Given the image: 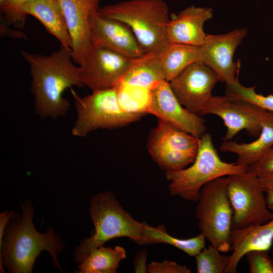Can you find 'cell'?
<instances>
[{"mask_svg":"<svg viewBox=\"0 0 273 273\" xmlns=\"http://www.w3.org/2000/svg\"><path fill=\"white\" fill-rule=\"evenodd\" d=\"M21 54L30 67V92L35 113L41 119L65 116L70 105L63 93L73 86H84L79 68L74 65L71 53L61 46L48 56L23 51Z\"/></svg>","mask_w":273,"mask_h":273,"instance_id":"cell-1","label":"cell"},{"mask_svg":"<svg viewBox=\"0 0 273 273\" xmlns=\"http://www.w3.org/2000/svg\"><path fill=\"white\" fill-rule=\"evenodd\" d=\"M22 218L13 222L4 233L0 245V271L5 272L3 263L12 273H30L36 258L43 251L51 255L55 266L61 270L59 254L65 245L52 226L44 233L38 232L33 225V207L29 200L22 203Z\"/></svg>","mask_w":273,"mask_h":273,"instance_id":"cell-2","label":"cell"},{"mask_svg":"<svg viewBox=\"0 0 273 273\" xmlns=\"http://www.w3.org/2000/svg\"><path fill=\"white\" fill-rule=\"evenodd\" d=\"M98 13L126 24L146 53L158 54L169 42V8L164 0H127L100 7Z\"/></svg>","mask_w":273,"mask_h":273,"instance_id":"cell-3","label":"cell"},{"mask_svg":"<svg viewBox=\"0 0 273 273\" xmlns=\"http://www.w3.org/2000/svg\"><path fill=\"white\" fill-rule=\"evenodd\" d=\"M89 215L95 233L83 239L74 251V259L81 263L94 249L103 246L109 240L127 237L141 245L144 222H140L121 206L110 192L95 194L92 198Z\"/></svg>","mask_w":273,"mask_h":273,"instance_id":"cell-4","label":"cell"},{"mask_svg":"<svg viewBox=\"0 0 273 273\" xmlns=\"http://www.w3.org/2000/svg\"><path fill=\"white\" fill-rule=\"evenodd\" d=\"M193 164L187 168L165 171L169 182L170 194L185 200L197 202L202 187L221 176L241 173L248 167L222 161L213 145L212 136L205 132L199 140V146Z\"/></svg>","mask_w":273,"mask_h":273,"instance_id":"cell-5","label":"cell"},{"mask_svg":"<svg viewBox=\"0 0 273 273\" xmlns=\"http://www.w3.org/2000/svg\"><path fill=\"white\" fill-rule=\"evenodd\" d=\"M76 118L71 130L76 137H85L99 129H115L139 120L145 114L132 113L120 104L117 86L92 92L83 97L72 88Z\"/></svg>","mask_w":273,"mask_h":273,"instance_id":"cell-6","label":"cell"},{"mask_svg":"<svg viewBox=\"0 0 273 273\" xmlns=\"http://www.w3.org/2000/svg\"><path fill=\"white\" fill-rule=\"evenodd\" d=\"M227 177L221 176L201 189L196 216L199 229L221 252L230 251L233 210L226 190Z\"/></svg>","mask_w":273,"mask_h":273,"instance_id":"cell-7","label":"cell"},{"mask_svg":"<svg viewBox=\"0 0 273 273\" xmlns=\"http://www.w3.org/2000/svg\"><path fill=\"white\" fill-rule=\"evenodd\" d=\"M226 190L233 210V229L262 224L273 218L257 175L246 171L227 176Z\"/></svg>","mask_w":273,"mask_h":273,"instance_id":"cell-8","label":"cell"},{"mask_svg":"<svg viewBox=\"0 0 273 273\" xmlns=\"http://www.w3.org/2000/svg\"><path fill=\"white\" fill-rule=\"evenodd\" d=\"M266 110L247 101L225 95L212 96L201 116L213 114L220 117L226 128L224 141L231 140L242 130L258 137Z\"/></svg>","mask_w":273,"mask_h":273,"instance_id":"cell-9","label":"cell"},{"mask_svg":"<svg viewBox=\"0 0 273 273\" xmlns=\"http://www.w3.org/2000/svg\"><path fill=\"white\" fill-rule=\"evenodd\" d=\"M132 60L106 48L92 44L84 62L79 66L84 86L92 92L118 86Z\"/></svg>","mask_w":273,"mask_h":273,"instance_id":"cell-10","label":"cell"},{"mask_svg":"<svg viewBox=\"0 0 273 273\" xmlns=\"http://www.w3.org/2000/svg\"><path fill=\"white\" fill-rule=\"evenodd\" d=\"M146 113L166 121L179 129L200 138L205 133V120L183 107L173 92L169 82L155 83L148 91Z\"/></svg>","mask_w":273,"mask_h":273,"instance_id":"cell-11","label":"cell"},{"mask_svg":"<svg viewBox=\"0 0 273 273\" xmlns=\"http://www.w3.org/2000/svg\"><path fill=\"white\" fill-rule=\"evenodd\" d=\"M218 81V76L211 69L198 61L189 65L169 83L180 104L201 116Z\"/></svg>","mask_w":273,"mask_h":273,"instance_id":"cell-12","label":"cell"},{"mask_svg":"<svg viewBox=\"0 0 273 273\" xmlns=\"http://www.w3.org/2000/svg\"><path fill=\"white\" fill-rule=\"evenodd\" d=\"M247 33V29L241 28L222 34H206L200 46L201 61L226 84H232L237 79V66L234 62L233 57Z\"/></svg>","mask_w":273,"mask_h":273,"instance_id":"cell-13","label":"cell"},{"mask_svg":"<svg viewBox=\"0 0 273 273\" xmlns=\"http://www.w3.org/2000/svg\"><path fill=\"white\" fill-rule=\"evenodd\" d=\"M58 1L71 38L72 58L80 66L92 46L91 20L100 8V0Z\"/></svg>","mask_w":273,"mask_h":273,"instance_id":"cell-14","label":"cell"},{"mask_svg":"<svg viewBox=\"0 0 273 273\" xmlns=\"http://www.w3.org/2000/svg\"><path fill=\"white\" fill-rule=\"evenodd\" d=\"M91 38L92 44L106 48L131 59L146 53L126 24L103 16L98 11L92 18Z\"/></svg>","mask_w":273,"mask_h":273,"instance_id":"cell-15","label":"cell"},{"mask_svg":"<svg viewBox=\"0 0 273 273\" xmlns=\"http://www.w3.org/2000/svg\"><path fill=\"white\" fill-rule=\"evenodd\" d=\"M28 15L38 20L71 54V38L58 0H35L25 4L18 10L13 24L22 27Z\"/></svg>","mask_w":273,"mask_h":273,"instance_id":"cell-16","label":"cell"},{"mask_svg":"<svg viewBox=\"0 0 273 273\" xmlns=\"http://www.w3.org/2000/svg\"><path fill=\"white\" fill-rule=\"evenodd\" d=\"M212 16L211 8L194 6L187 7L170 19L166 28L168 41L200 46L206 35L204 24Z\"/></svg>","mask_w":273,"mask_h":273,"instance_id":"cell-17","label":"cell"},{"mask_svg":"<svg viewBox=\"0 0 273 273\" xmlns=\"http://www.w3.org/2000/svg\"><path fill=\"white\" fill-rule=\"evenodd\" d=\"M230 242L232 252L224 273H236L240 261L248 252L270 250L273 242V218L262 224L232 230Z\"/></svg>","mask_w":273,"mask_h":273,"instance_id":"cell-18","label":"cell"},{"mask_svg":"<svg viewBox=\"0 0 273 273\" xmlns=\"http://www.w3.org/2000/svg\"><path fill=\"white\" fill-rule=\"evenodd\" d=\"M273 147V112L266 111L261 123L258 138L249 143L223 141L220 150L237 155L236 163L249 167L256 163Z\"/></svg>","mask_w":273,"mask_h":273,"instance_id":"cell-19","label":"cell"},{"mask_svg":"<svg viewBox=\"0 0 273 273\" xmlns=\"http://www.w3.org/2000/svg\"><path fill=\"white\" fill-rule=\"evenodd\" d=\"M165 80L158 54L145 53L132 60L131 64L118 86L149 91L156 82Z\"/></svg>","mask_w":273,"mask_h":273,"instance_id":"cell-20","label":"cell"},{"mask_svg":"<svg viewBox=\"0 0 273 273\" xmlns=\"http://www.w3.org/2000/svg\"><path fill=\"white\" fill-rule=\"evenodd\" d=\"M158 54L165 79L168 82L189 65L201 61L200 46L168 42Z\"/></svg>","mask_w":273,"mask_h":273,"instance_id":"cell-21","label":"cell"},{"mask_svg":"<svg viewBox=\"0 0 273 273\" xmlns=\"http://www.w3.org/2000/svg\"><path fill=\"white\" fill-rule=\"evenodd\" d=\"M206 239L202 233L191 238H177L168 234L164 224L154 227L144 222L141 245L165 243L183 251L189 256L195 257L205 247Z\"/></svg>","mask_w":273,"mask_h":273,"instance_id":"cell-22","label":"cell"},{"mask_svg":"<svg viewBox=\"0 0 273 273\" xmlns=\"http://www.w3.org/2000/svg\"><path fill=\"white\" fill-rule=\"evenodd\" d=\"M151 131L148 142L160 144L171 149L197 153V138L162 119Z\"/></svg>","mask_w":273,"mask_h":273,"instance_id":"cell-23","label":"cell"},{"mask_svg":"<svg viewBox=\"0 0 273 273\" xmlns=\"http://www.w3.org/2000/svg\"><path fill=\"white\" fill-rule=\"evenodd\" d=\"M126 257L125 249L103 246L93 249L78 266L80 273H115L121 260Z\"/></svg>","mask_w":273,"mask_h":273,"instance_id":"cell-24","label":"cell"},{"mask_svg":"<svg viewBox=\"0 0 273 273\" xmlns=\"http://www.w3.org/2000/svg\"><path fill=\"white\" fill-rule=\"evenodd\" d=\"M148 150L153 160L163 170L183 169L194 162L197 153L185 152L148 142Z\"/></svg>","mask_w":273,"mask_h":273,"instance_id":"cell-25","label":"cell"},{"mask_svg":"<svg viewBox=\"0 0 273 273\" xmlns=\"http://www.w3.org/2000/svg\"><path fill=\"white\" fill-rule=\"evenodd\" d=\"M218 248L210 244L195 256L198 273H223L228 265L229 255H222Z\"/></svg>","mask_w":273,"mask_h":273,"instance_id":"cell-26","label":"cell"},{"mask_svg":"<svg viewBox=\"0 0 273 273\" xmlns=\"http://www.w3.org/2000/svg\"><path fill=\"white\" fill-rule=\"evenodd\" d=\"M226 95L251 103L266 111L273 112V95L258 94L255 87H247L238 79L232 84H226Z\"/></svg>","mask_w":273,"mask_h":273,"instance_id":"cell-27","label":"cell"},{"mask_svg":"<svg viewBox=\"0 0 273 273\" xmlns=\"http://www.w3.org/2000/svg\"><path fill=\"white\" fill-rule=\"evenodd\" d=\"M249 265L250 273H273V260L269 250H253L245 255Z\"/></svg>","mask_w":273,"mask_h":273,"instance_id":"cell-28","label":"cell"},{"mask_svg":"<svg viewBox=\"0 0 273 273\" xmlns=\"http://www.w3.org/2000/svg\"><path fill=\"white\" fill-rule=\"evenodd\" d=\"M149 273H191L192 270L186 266L175 262L164 260L161 262L152 261L148 264Z\"/></svg>","mask_w":273,"mask_h":273,"instance_id":"cell-29","label":"cell"},{"mask_svg":"<svg viewBox=\"0 0 273 273\" xmlns=\"http://www.w3.org/2000/svg\"><path fill=\"white\" fill-rule=\"evenodd\" d=\"M247 171L257 175L273 173V147L256 163L248 167Z\"/></svg>","mask_w":273,"mask_h":273,"instance_id":"cell-30","label":"cell"},{"mask_svg":"<svg viewBox=\"0 0 273 273\" xmlns=\"http://www.w3.org/2000/svg\"><path fill=\"white\" fill-rule=\"evenodd\" d=\"M35 0H7L0 5L1 12L8 21L13 24L20 7L26 3Z\"/></svg>","mask_w":273,"mask_h":273,"instance_id":"cell-31","label":"cell"},{"mask_svg":"<svg viewBox=\"0 0 273 273\" xmlns=\"http://www.w3.org/2000/svg\"><path fill=\"white\" fill-rule=\"evenodd\" d=\"M257 176L265 195L267 207L270 210H273V173Z\"/></svg>","mask_w":273,"mask_h":273,"instance_id":"cell-32","label":"cell"},{"mask_svg":"<svg viewBox=\"0 0 273 273\" xmlns=\"http://www.w3.org/2000/svg\"><path fill=\"white\" fill-rule=\"evenodd\" d=\"M147 251L146 249L140 250L135 255L133 264L134 271L136 273H146L148 272L147 265Z\"/></svg>","mask_w":273,"mask_h":273,"instance_id":"cell-33","label":"cell"},{"mask_svg":"<svg viewBox=\"0 0 273 273\" xmlns=\"http://www.w3.org/2000/svg\"><path fill=\"white\" fill-rule=\"evenodd\" d=\"M14 214L13 211L10 213H8V211H5L0 214V245L2 243L5 228L7 226L9 219H10Z\"/></svg>","mask_w":273,"mask_h":273,"instance_id":"cell-34","label":"cell"},{"mask_svg":"<svg viewBox=\"0 0 273 273\" xmlns=\"http://www.w3.org/2000/svg\"><path fill=\"white\" fill-rule=\"evenodd\" d=\"M1 34L14 38L27 39L26 36L22 32L10 29L3 25H1Z\"/></svg>","mask_w":273,"mask_h":273,"instance_id":"cell-35","label":"cell"},{"mask_svg":"<svg viewBox=\"0 0 273 273\" xmlns=\"http://www.w3.org/2000/svg\"><path fill=\"white\" fill-rule=\"evenodd\" d=\"M7 0H0V5L2 4L3 3H4L5 1H6Z\"/></svg>","mask_w":273,"mask_h":273,"instance_id":"cell-36","label":"cell"}]
</instances>
